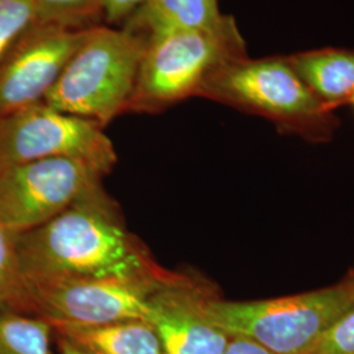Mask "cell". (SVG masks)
I'll use <instances>...</instances> for the list:
<instances>
[{"label": "cell", "instance_id": "6da1fadb", "mask_svg": "<svg viewBox=\"0 0 354 354\" xmlns=\"http://www.w3.org/2000/svg\"><path fill=\"white\" fill-rule=\"evenodd\" d=\"M17 251L28 285L57 279L159 282L172 273L127 230L102 185L45 225L17 235Z\"/></svg>", "mask_w": 354, "mask_h": 354}, {"label": "cell", "instance_id": "7a4b0ae2", "mask_svg": "<svg viewBox=\"0 0 354 354\" xmlns=\"http://www.w3.org/2000/svg\"><path fill=\"white\" fill-rule=\"evenodd\" d=\"M197 97L270 121L279 134L310 143L333 140L340 120L308 89L285 55L228 61L209 76Z\"/></svg>", "mask_w": 354, "mask_h": 354}, {"label": "cell", "instance_id": "3957f363", "mask_svg": "<svg viewBox=\"0 0 354 354\" xmlns=\"http://www.w3.org/2000/svg\"><path fill=\"white\" fill-rule=\"evenodd\" d=\"M244 55H248L245 41L228 15L209 28L150 36L125 113H160L197 97L214 70Z\"/></svg>", "mask_w": 354, "mask_h": 354}, {"label": "cell", "instance_id": "277c9868", "mask_svg": "<svg viewBox=\"0 0 354 354\" xmlns=\"http://www.w3.org/2000/svg\"><path fill=\"white\" fill-rule=\"evenodd\" d=\"M354 306V264L337 282L285 297L209 304L228 336H241L276 354H307Z\"/></svg>", "mask_w": 354, "mask_h": 354}, {"label": "cell", "instance_id": "5b68a950", "mask_svg": "<svg viewBox=\"0 0 354 354\" xmlns=\"http://www.w3.org/2000/svg\"><path fill=\"white\" fill-rule=\"evenodd\" d=\"M147 38L125 28H89L44 102L105 127L127 112Z\"/></svg>", "mask_w": 354, "mask_h": 354}, {"label": "cell", "instance_id": "8992f818", "mask_svg": "<svg viewBox=\"0 0 354 354\" xmlns=\"http://www.w3.org/2000/svg\"><path fill=\"white\" fill-rule=\"evenodd\" d=\"M50 158L86 162L104 176L117 163L113 142L95 121L44 102L0 117V169Z\"/></svg>", "mask_w": 354, "mask_h": 354}, {"label": "cell", "instance_id": "52a82bcc", "mask_svg": "<svg viewBox=\"0 0 354 354\" xmlns=\"http://www.w3.org/2000/svg\"><path fill=\"white\" fill-rule=\"evenodd\" d=\"M102 172L82 160L50 158L0 169V221L20 235L61 214L102 185Z\"/></svg>", "mask_w": 354, "mask_h": 354}, {"label": "cell", "instance_id": "ba28073f", "mask_svg": "<svg viewBox=\"0 0 354 354\" xmlns=\"http://www.w3.org/2000/svg\"><path fill=\"white\" fill-rule=\"evenodd\" d=\"M174 272L171 273V276ZM165 281L57 279L29 285V315L48 323L106 324L150 317L152 292Z\"/></svg>", "mask_w": 354, "mask_h": 354}, {"label": "cell", "instance_id": "9c48e42d", "mask_svg": "<svg viewBox=\"0 0 354 354\" xmlns=\"http://www.w3.org/2000/svg\"><path fill=\"white\" fill-rule=\"evenodd\" d=\"M88 29L35 23L24 30L0 59V117L44 102Z\"/></svg>", "mask_w": 354, "mask_h": 354}, {"label": "cell", "instance_id": "30bf717a", "mask_svg": "<svg viewBox=\"0 0 354 354\" xmlns=\"http://www.w3.org/2000/svg\"><path fill=\"white\" fill-rule=\"evenodd\" d=\"M219 295L213 282L194 272H174L152 292L149 323L165 354H223L230 336L209 314Z\"/></svg>", "mask_w": 354, "mask_h": 354}, {"label": "cell", "instance_id": "8fae6325", "mask_svg": "<svg viewBox=\"0 0 354 354\" xmlns=\"http://www.w3.org/2000/svg\"><path fill=\"white\" fill-rule=\"evenodd\" d=\"M61 336L89 354H165L155 328L146 320L106 324L49 323Z\"/></svg>", "mask_w": 354, "mask_h": 354}, {"label": "cell", "instance_id": "7c38bea8", "mask_svg": "<svg viewBox=\"0 0 354 354\" xmlns=\"http://www.w3.org/2000/svg\"><path fill=\"white\" fill-rule=\"evenodd\" d=\"M304 84L330 111L348 105L354 92V50L324 48L285 55Z\"/></svg>", "mask_w": 354, "mask_h": 354}, {"label": "cell", "instance_id": "4fadbf2b", "mask_svg": "<svg viewBox=\"0 0 354 354\" xmlns=\"http://www.w3.org/2000/svg\"><path fill=\"white\" fill-rule=\"evenodd\" d=\"M223 16L218 0H149L122 28L149 38L169 30L209 28Z\"/></svg>", "mask_w": 354, "mask_h": 354}, {"label": "cell", "instance_id": "5bb4252c", "mask_svg": "<svg viewBox=\"0 0 354 354\" xmlns=\"http://www.w3.org/2000/svg\"><path fill=\"white\" fill-rule=\"evenodd\" d=\"M51 333L41 317L0 310V354H51Z\"/></svg>", "mask_w": 354, "mask_h": 354}, {"label": "cell", "instance_id": "9a60e30c", "mask_svg": "<svg viewBox=\"0 0 354 354\" xmlns=\"http://www.w3.org/2000/svg\"><path fill=\"white\" fill-rule=\"evenodd\" d=\"M0 310L28 314L30 290L17 251V235L0 221Z\"/></svg>", "mask_w": 354, "mask_h": 354}, {"label": "cell", "instance_id": "2e32d148", "mask_svg": "<svg viewBox=\"0 0 354 354\" xmlns=\"http://www.w3.org/2000/svg\"><path fill=\"white\" fill-rule=\"evenodd\" d=\"M36 23L88 29L102 21L100 0H32Z\"/></svg>", "mask_w": 354, "mask_h": 354}, {"label": "cell", "instance_id": "e0dca14e", "mask_svg": "<svg viewBox=\"0 0 354 354\" xmlns=\"http://www.w3.org/2000/svg\"><path fill=\"white\" fill-rule=\"evenodd\" d=\"M35 23L36 11L32 0H0V59Z\"/></svg>", "mask_w": 354, "mask_h": 354}, {"label": "cell", "instance_id": "ac0fdd59", "mask_svg": "<svg viewBox=\"0 0 354 354\" xmlns=\"http://www.w3.org/2000/svg\"><path fill=\"white\" fill-rule=\"evenodd\" d=\"M307 354H354V306Z\"/></svg>", "mask_w": 354, "mask_h": 354}, {"label": "cell", "instance_id": "d6986e66", "mask_svg": "<svg viewBox=\"0 0 354 354\" xmlns=\"http://www.w3.org/2000/svg\"><path fill=\"white\" fill-rule=\"evenodd\" d=\"M149 0H100L105 26H124Z\"/></svg>", "mask_w": 354, "mask_h": 354}, {"label": "cell", "instance_id": "ffe728a7", "mask_svg": "<svg viewBox=\"0 0 354 354\" xmlns=\"http://www.w3.org/2000/svg\"><path fill=\"white\" fill-rule=\"evenodd\" d=\"M223 354H276L260 344L241 336H230V342Z\"/></svg>", "mask_w": 354, "mask_h": 354}, {"label": "cell", "instance_id": "44dd1931", "mask_svg": "<svg viewBox=\"0 0 354 354\" xmlns=\"http://www.w3.org/2000/svg\"><path fill=\"white\" fill-rule=\"evenodd\" d=\"M58 337V346H59V353L61 354H89L84 351H82L80 348L75 346L73 342L66 340L61 336H57Z\"/></svg>", "mask_w": 354, "mask_h": 354}, {"label": "cell", "instance_id": "7402d4cb", "mask_svg": "<svg viewBox=\"0 0 354 354\" xmlns=\"http://www.w3.org/2000/svg\"><path fill=\"white\" fill-rule=\"evenodd\" d=\"M348 105H351V106H352V108H353L354 109V92L353 95H352V97L349 99V102H348Z\"/></svg>", "mask_w": 354, "mask_h": 354}]
</instances>
